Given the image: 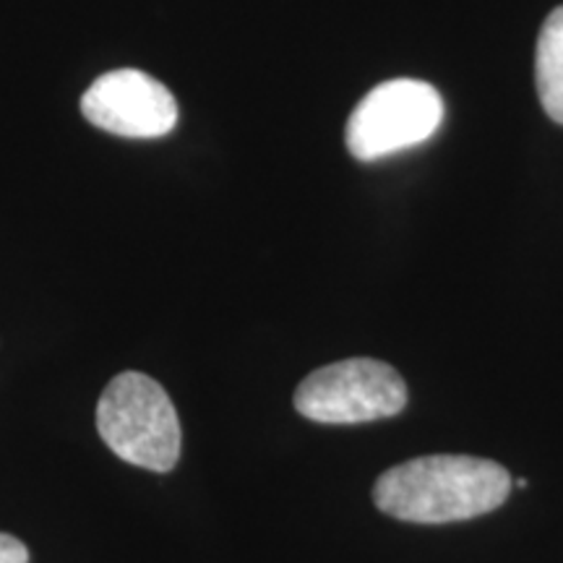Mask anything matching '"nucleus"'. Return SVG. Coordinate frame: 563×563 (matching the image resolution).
<instances>
[{"mask_svg": "<svg viewBox=\"0 0 563 563\" xmlns=\"http://www.w3.org/2000/svg\"><path fill=\"white\" fill-rule=\"evenodd\" d=\"M511 493V475L483 456L433 454L386 470L373 501L389 517L415 525H446L496 511Z\"/></svg>", "mask_w": 563, "mask_h": 563, "instance_id": "nucleus-1", "label": "nucleus"}, {"mask_svg": "<svg viewBox=\"0 0 563 563\" xmlns=\"http://www.w3.org/2000/svg\"><path fill=\"white\" fill-rule=\"evenodd\" d=\"M443 100L439 89L418 79L378 84L352 110L344 141L355 159L373 162L410 150L441 129Z\"/></svg>", "mask_w": 563, "mask_h": 563, "instance_id": "nucleus-4", "label": "nucleus"}, {"mask_svg": "<svg viewBox=\"0 0 563 563\" xmlns=\"http://www.w3.org/2000/svg\"><path fill=\"white\" fill-rule=\"evenodd\" d=\"M0 563H30V551L19 538L0 532Z\"/></svg>", "mask_w": 563, "mask_h": 563, "instance_id": "nucleus-7", "label": "nucleus"}, {"mask_svg": "<svg viewBox=\"0 0 563 563\" xmlns=\"http://www.w3.org/2000/svg\"><path fill=\"white\" fill-rule=\"evenodd\" d=\"M84 118L123 139H159L178 123V102L165 84L136 68L110 70L81 97Z\"/></svg>", "mask_w": 563, "mask_h": 563, "instance_id": "nucleus-5", "label": "nucleus"}, {"mask_svg": "<svg viewBox=\"0 0 563 563\" xmlns=\"http://www.w3.org/2000/svg\"><path fill=\"white\" fill-rule=\"evenodd\" d=\"M407 407L397 368L373 357H350L308 373L295 391V410L323 426H355L394 418Z\"/></svg>", "mask_w": 563, "mask_h": 563, "instance_id": "nucleus-3", "label": "nucleus"}, {"mask_svg": "<svg viewBox=\"0 0 563 563\" xmlns=\"http://www.w3.org/2000/svg\"><path fill=\"white\" fill-rule=\"evenodd\" d=\"M534 81L543 110L563 125V5L551 11L538 37Z\"/></svg>", "mask_w": 563, "mask_h": 563, "instance_id": "nucleus-6", "label": "nucleus"}, {"mask_svg": "<svg viewBox=\"0 0 563 563\" xmlns=\"http://www.w3.org/2000/svg\"><path fill=\"white\" fill-rule=\"evenodd\" d=\"M97 431L112 454L152 473L180 460L183 431L167 391L144 373H118L97 402Z\"/></svg>", "mask_w": 563, "mask_h": 563, "instance_id": "nucleus-2", "label": "nucleus"}]
</instances>
